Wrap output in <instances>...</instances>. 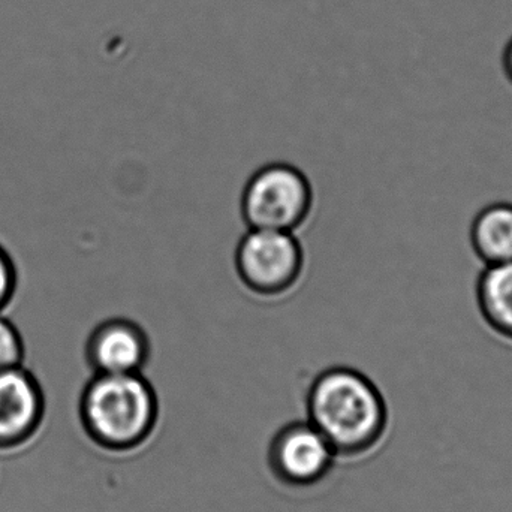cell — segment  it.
<instances>
[{
	"label": "cell",
	"instance_id": "10",
	"mask_svg": "<svg viewBox=\"0 0 512 512\" xmlns=\"http://www.w3.org/2000/svg\"><path fill=\"white\" fill-rule=\"evenodd\" d=\"M26 360V343L14 322L0 313V372L23 366Z\"/></svg>",
	"mask_w": 512,
	"mask_h": 512
},
{
	"label": "cell",
	"instance_id": "11",
	"mask_svg": "<svg viewBox=\"0 0 512 512\" xmlns=\"http://www.w3.org/2000/svg\"><path fill=\"white\" fill-rule=\"evenodd\" d=\"M18 289V268L8 249L0 243V313L11 306Z\"/></svg>",
	"mask_w": 512,
	"mask_h": 512
},
{
	"label": "cell",
	"instance_id": "7",
	"mask_svg": "<svg viewBox=\"0 0 512 512\" xmlns=\"http://www.w3.org/2000/svg\"><path fill=\"white\" fill-rule=\"evenodd\" d=\"M45 417L41 382L26 366L0 372V450H14L38 433Z\"/></svg>",
	"mask_w": 512,
	"mask_h": 512
},
{
	"label": "cell",
	"instance_id": "4",
	"mask_svg": "<svg viewBox=\"0 0 512 512\" xmlns=\"http://www.w3.org/2000/svg\"><path fill=\"white\" fill-rule=\"evenodd\" d=\"M234 267L255 298L282 300L300 285L306 254L297 234L248 228L237 245Z\"/></svg>",
	"mask_w": 512,
	"mask_h": 512
},
{
	"label": "cell",
	"instance_id": "12",
	"mask_svg": "<svg viewBox=\"0 0 512 512\" xmlns=\"http://www.w3.org/2000/svg\"><path fill=\"white\" fill-rule=\"evenodd\" d=\"M502 65H504V72L508 80L512 84V38L505 47L504 57H502Z\"/></svg>",
	"mask_w": 512,
	"mask_h": 512
},
{
	"label": "cell",
	"instance_id": "8",
	"mask_svg": "<svg viewBox=\"0 0 512 512\" xmlns=\"http://www.w3.org/2000/svg\"><path fill=\"white\" fill-rule=\"evenodd\" d=\"M475 298L487 327L512 345V262L484 265L475 285Z\"/></svg>",
	"mask_w": 512,
	"mask_h": 512
},
{
	"label": "cell",
	"instance_id": "6",
	"mask_svg": "<svg viewBox=\"0 0 512 512\" xmlns=\"http://www.w3.org/2000/svg\"><path fill=\"white\" fill-rule=\"evenodd\" d=\"M84 357L87 366L99 375L143 373L152 358V340L143 325L116 316L90 331Z\"/></svg>",
	"mask_w": 512,
	"mask_h": 512
},
{
	"label": "cell",
	"instance_id": "3",
	"mask_svg": "<svg viewBox=\"0 0 512 512\" xmlns=\"http://www.w3.org/2000/svg\"><path fill=\"white\" fill-rule=\"evenodd\" d=\"M313 206L312 183L288 162H271L256 170L240 200L246 227L294 234L309 222Z\"/></svg>",
	"mask_w": 512,
	"mask_h": 512
},
{
	"label": "cell",
	"instance_id": "9",
	"mask_svg": "<svg viewBox=\"0 0 512 512\" xmlns=\"http://www.w3.org/2000/svg\"><path fill=\"white\" fill-rule=\"evenodd\" d=\"M469 239L484 265L512 262V203L501 201L481 209L472 221Z\"/></svg>",
	"mask_w": 512,
	"mask_h": 512
},
{
	"label": "cell",
	"instance_id": "5",
	"mask_svg": "<svg viewBox=\"0 0 512 512\" xmlns=\"http://www.w3.org/2000/svg\"><path fill=\"white\" fill-rule=\"evenodd\" d=\"M337 462L333 448L306 418L280 427L268 445V471L277 483L292 490L324 483Z\"/></svg>",
	"mask_w": 512,
	"mask_h": 512
},
{
	"label": "cell",
	"instance_id": "2",
	"mask_svg": "<svg viewBox=\"0 0 512 512\" xmlns=\"http://www.w3.org/2000/svg\"><path fill=\"white\" fill-rule=\"evenodd\" d=\"M78 414L87 438L96 447L126 456L152 441L161 420V403L143 373H93L81 391Z\"/></svg>",
	"mask_w": 512,
	"mask_h": 512
},
{
	"label": "cell",
	"instance_id": "1",
	"mask_svg": "<svg viewBox=\"0 0 512 512\" xmlns=\"http://www.w3.org/2000/svg\"><path fill=\"white\" fill-rule=\"evenodd\" d=\"M304 409L339 462L369 456L387 433V402L378 385L354 367L331 366L316 373Z\"/></svg>",
	"mask_w": 512,
	"mask_h": 512
}]
</instances>
